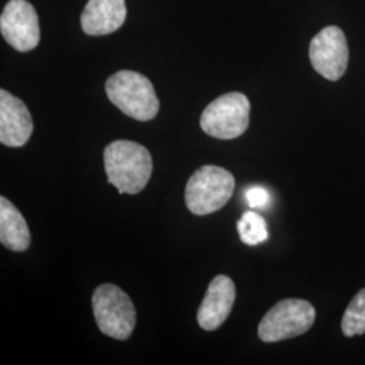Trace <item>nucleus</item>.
Here are the masks:
<instances>
[{
	"instance_id": "f257e3e1",
	"label": "nucleus",
	"mask_w": 365,
	"mask_h": 365,
	"mask_svg": "<svg viewBox=\"0 0 365 365\" xmlns=\"http://www.w3.org/2000/svg\"><path fill=\"white\" fill-rule=\"evenodd\" d=\"M103 157L108 182L119 194L135 195L150 180L153 160L143 145L125 140L114 141L107 145Z\"/></svg>"
},
{
	"instance_id": "f03ea898",
	"label": "nucleus",
	"mask_w": 365,
	"mask_h": 365,
	"mask_svg": "<svg viewBox=\"0 0 365 365\" xmlns=\"http://www.w3.org/2000/svg\"><path fill=\"white\" fill-rule=\"evenodd\" d=\"M110 102L135 120H152L160 110L155 87L149 78L134 71H119L106 81Z\"/></svg>"
},
{
	"instance_id": "7ed1b4c3",
	"label": "nucleus",
	"mask_w": 365,
	"mask_h": 365,
	"mask_svg": "<svg viewBox=\"0 0 365 365\" xmlns=\"http://www.w3.org/2000/svg\"><path fill=\"white\" fill-rule=\"evenodd\" d=\"M92 309L99 330L111 339H129L137 324V312L130 297L115 284L105 283L92 294Z\"/></svg>"
},
{
	"instance_id": "20e7f679",
	"label": "nucleus",
	"mask_w": 365,
	"mask_h": 365,
	"mask_svg": "<svg viewBox=\"0 0 365 365\" xmlns=\"http://www.w3.org/2000/svg\"><path fill=\"white\" fill-rule=\"evenodd\" d=\"M235 187V176L229 170L217 165H205L187 182V209L195 215L215 212L230 200Z\"/></svg>"
},
{
	"instance_id": "39448f33",
	"label": "nucleus",
	"mask_w": 365,
	"mask_h": 365,
	"mask_svg": "<svg viewBox=\"0 0 365 365\" xmlns=\"http://www.w3.org/2000/svg\"><path fill=\"white\" fill-rule=\"evenodd\" d=\"M250 102L241 92L225 93L212 101L200 117V128L210 137L235 140L248 130Z\"/></svg>"
},
{
	"instance_id": "423d86ee",
	"label": "nucleus",
	"mask_w": 365,
	"mask_h": 365,
	"mask_svg": "<svg viewBox=\"0 0 365 365\" xmlns=\"http://www.w3.org/2000/svg\"><path fill=\"white\" fill-rule=\"evenodd\" d=\"M315 322V309L307 300L284 299L265 314L259 325V339L279 342L295 339L310 330Z\"/></svg>"
},
{
	"instance_id": "0eeeda50",
	"label": "nucleus",
	"mask_w": 365,
	"mask_h": 365,
	"mask_svg": "<svg viewBox=\"0 0 365 365\" xmlns=\"http://www.w3.org/2000/svg\"><path fill=\"white\" fill-rule=\"evenodd\" d=\"M0 31L6 42L18 52L36 49L41 39L38 15L27 0H10L0 16Z\"/></svg>"
},
{
	"instance_id": "6e6552de",
	"label": "nucleus",
	"mask_w": 365,
	"mask_h": 365,
	"mask_svg": "<svg viewBox=\"0 0 365 365\" xmlns=\"http://www.w3.org/2000/svg\"><path fill=\"white\" fill-rule=\"evenodd\" d=\"M310 61L314 69L330 81L344 76L348 61L349 48L344 31L337 26L322 29L310 42Z\"/></svg>"
},
{
	"instance_id": "1a4fd4ad",
	"label": "nucleus",
	"mask_w": 365,
	"mask_h": 365,
	"mask_svg": "<svg viewBox=\"0 0 365 365\" xmlns=\"http://www.w3.org/2000/svg\"><path fill=\"white\" fill-rule=\"evenodd\" d=\"M235 300V282L218 274L210 282L207 292L197 310V324L206 331L217 330L232 313Z\"/></svg>"
},
{
	"instance_id": "9d476101",
	"label": "nucleus",
	"mask_w": 365,
	"mask_h": 365,
	"mask_svg": "<svg viewBox=\"0 0 365 365\" xmlns=\"http://www.w3.org/2000/svg\"><path fill=\"white\" fill-rule=\"evenodd\" d=\"M34 130L26 105L13 93L0 90V143L10 148L27 144Z\"/></svg>"
},
{
	"instance_id": "9b49d317",
	"label": "nucleus",
	"mask_w": 365,
	"mask_h": 365,
	"mask_svg": "<svg viewBox=\"0 0 365 365\" xmlns=\"http://www.w3.org/2000/svg\"><path fill=\"white\" fill-rule=\"evenodd\" d=\"M125 0H88L81 14V29L88 36H107L126 21Z\"/></svg>"
},
{
	"instance_id": "f8f14e48",
	"label": "nucleus",
	"mask_w": 365,
	"mask_h": 365,
	"mask_svg": "<svg viewBox=\"0 0 365 365\" xmlns=\"http://www.w3.org/2000/svg\"><path fill=\"white\" fill-rule=\"evenodd\" d=\"M30 230L21 211L13 203L0 197V242L13 252H25L30 247Z\"/></svg>"
},
{
	"instance_id": "ddd939ff",
	"label": "nucleus",
	"mask_w": 365,
	"mask_h": 365,
	"mask_svg": "<svg viewBox=\"0 0 365 365\" xmlns=\"http://www.w3.org/2000/svg\"><path fill=\"white\" fill-rule=\"evenodd\" d=\"M341 329L345 337L363 336L365 333V288L360 289L346 307Z\"/></svg>"
},
{
	"instance_id": "4468645a",
	"label": "nucleus",
	"mask_w": 365,
	"mask_h": 365,
	"mask_svg": "<svg viewBox=\"0 0 365 365\" xmlns=\"http://www.w3.org/2000/svg\"><path fill=\"white\" fill-rule=\"evenodd\" d=\"M237 230L240 238L249 247L259 245L268 240L267 222L256 211H247L241 220L237 222Z\"/></svg>"
},
{
	"instance_id": "2eb2a0df",
	"label": "nucleus",
	"mask_w": 365,
	"mask_h": 365,
	"mask_svg": "<svg viewBox=\"0 0 365 365\" xmlns=\"http://www.w3.org/2000/svg\"><path fill=\"white\" fill-rule=\"evenodd\" d=\"M245 199L248 202L249 207L262 209V207L268 206V203L271 200V195L265 188L255 185L245 191Z\"/></svg>"
}]
</instances>
